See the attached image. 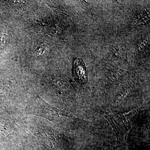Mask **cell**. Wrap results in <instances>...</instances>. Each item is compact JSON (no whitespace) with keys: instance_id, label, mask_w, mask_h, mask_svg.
<instances>
[{"instance_id":"6da1fadb","label":"cell","mask_w":150,"mask_h":150,"mask_svg":"<svg viewBox=\"0 0 150 150\" xmlns=\"http://www.w3.org/2000/svg\"><path fill=\"white\" fill-rule=\"evenodd\" d=\"M74 74L76 79L81 83L87 80L86 70L84 62L81 59H76L74 62Z\"/></svg>"}]
</instances>
